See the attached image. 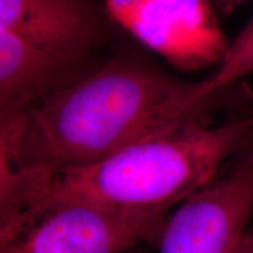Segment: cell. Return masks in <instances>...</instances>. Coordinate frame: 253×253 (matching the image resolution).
<instances>
[{
  "mask_svg": "<svg viewBox=\"0 0 253 253\" xmlns=\"http://www.w3.org/2000/svg\"><path fill=\"white\" fill-rule=\"evenodd\" d=\"M0 203V253H125L158 242L167 220L72 198Z\"/></svg>",
  "mask_w": 253,
  "mask_h": 253,
  "instance_id": "3",
  "label": "cell"
},
{
  "mask_svg": "<svg viewBox=\"0 0 253 253\" xmlns=\"http://www.w3.org/2000/svg\"><path fill=\"white\" fill-rule=\"evenodd\" d=\"M253 141V118L214 125L197 116L91 164L0 175V201L72 198L138 216H166L213 182Z\"/></svg>",
  "mask_w": 253,
  "mask_h": 253,
  "instance_id": "2",
  "label": "cell"
},
{
  "mask_svg": "<svg viewBox=\"0 0 253 253\" xmlns=\"http://www.w3.org/2000/svg\"><path fill=\"white\" fill-rule=\"evenodd\" d=\"M253 74V15L244 28L230 41L223 61L204 79L208 94L225 91L240 79Z\"/></svg>",
  "mask_w": 253,
  "mask_h": 253,
  "instance_id": "8",
  "label": "cell"
},
{
  "mask_svg": "<svg viewBox=\"0 0 253 253\" xmlns=\"http://www.w3.org/2000/svg\"><path fill=\"white\" fill-rule=\"evenodd\" d=\"M231 253H253V232H248Z\"/></svg>",
  "mask_w": 253,
  "mask_h": 253,
  "instance_id": "10",
  "label": "cell"
},
{
  "mask_svg": "<svg viewBox=\"0 0 253 253\" xmlns=\"http://www.w3.org/2000/svg\"><path fill=\"white\" fill-rule=\"evenodd\" d=\"M110 21L179 71L223 61L230 41L210 0H102Z\"/></svg>",
  "mask_w": 253,
  "mask_h": 253,
  "instance_id": "4",
  "label": "cell"
},
{
  "mask_svg": "<svg viewBox=\"0 0 253 253\" xmlns=\"http://www.w3.org/2000/svg\"><path fill=\"white\" fill-rule=\"evenodd\" d=\"M252 232H253V230H252Z\"/></svg>",
  "mask_w": 253,
  "mask_h": 253,
  "instance_id": "11",
  "label": "cell"
},
{
  "mask_svg": "<svg viewBox=\"0 0 253 253\" xmlns=\"http://www.w3.org/2000/svg\"><path fill=\"white\" fill-rule=\"evenodd\" d=\"M219 15H230L250 0H210Z\"/></svg>",
  "mask_w": 253,
  "mask_h": 253,
  "instance_id": "9",
  "label": "cell"
},
{
  "mask_svg": "<svg viewBox=\"0 0 253 253\" xmlns=\"http://www.w3.org/2000/svg\"><path fill=\"white\" fill-rule=\"evenodd\" d=\"M84 61L0 30L1 116L26 112L77 81L86 74Z\"/></svg>",
  "mask_w": 253,
  "mask_h": 253,
  "instance_id": "7",
  "label": "cell"
},
{
  "mask_svg": "<svg viewBox=\"0 0 253 253\" xmlns=\"http://www.w3.org/2000/svg\"><path fill=\"white\" fill-rule=\"evenodd\" d=\"M208 94L135 55L86 73L26 112L1 116L0 173L91 164L129 145L208 115Z\"/></svg>",
  "mask_w": 253,
  "mask_h": 253,
  "instance_id": "1",
  "label": "cell"
},
{
  "mask_svg": "<svg viewBox=\"0 0 253 253\" xmlns=\"http://www.w3.org/2000/svg\"><path fill=\"white\" fill-rule=\"evenodd\" d=\"M110 19L102 0H0V30L84 58Z\"/></svg>",
  "mask_w": 253,
  "mask_h": 253,
  "instance_id": "6",
  "label": "cell"
},
{
  "mask_svg": "<svg viewBox=\"0 0 253 253\" xmlns=\"http://www.w3.org/2000/svg\"><path fill=\"white\" fill-rule=\"evenodd\" d=\"M253 213V141L229 175L192 194L170 217L160 253H231Z\"/></svg>",
  "mask_w": 253,
  "mask_h": 253,
  "instance_id": "5",
  "label": "cell"
}]
</instances>
